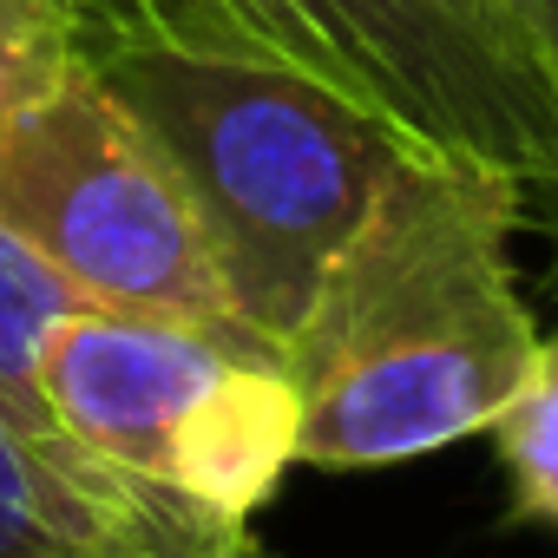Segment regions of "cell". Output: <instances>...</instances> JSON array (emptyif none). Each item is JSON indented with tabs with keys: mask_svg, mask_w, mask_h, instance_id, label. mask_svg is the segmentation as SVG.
Instances as JSON below:
<instances>
[{
	"mask_svg": "<svg viewBox=\"0 0 558 558\" xmlns=\"http://www.w3.org/2000/svg\"><path fill=\"white\" fill-rule=\"evenodd\" d=\"M519 223L512 171L447 151L401 165L283 342L303 395L296 466H395L499 421L538 349L512 269Z\"/></svg>",
	"mask_w": 558,
	"mask_h": 558,
	"instance_id": "6da1fadb",
	"label": "cell"
},
{
	"mask_svg": "<svg viewBox=\"0 0 558 558\" xmlns=\"http://www.w3.org/2000/svg\"><path fill=\"white\" fill-rule=\"evenodd\" d=\"M112 99L171 151L236 323L283 349L375 197L427 145L375 106L276 60L151 40L80 47Z\"/></svg>",
	"mask_w": 558,
	"mask_h": 558,
	"instance_id": "7a4b0ae2",
	"label": "cell"
},
{
	"mask_svg": "<svg viewBox=\"0 0 558 558\" xmlns=\"http://www.w3.org/2000/svg\"><path fill=\"white\" fill-rule=\"evenodd\" d=\"M80 47L151 40L276 60L375 106L447 158L558 191V119L525 40L480 0H66Z\"/></svg>",
	"mask_w": 558,
	"mask_h": 558,
	"instance_id": "3957f363",
	"label": "cell"
},
{
	"mask_svg": "<svg viewBox=\"0 0 558 558\" xmlns=\"http://www.w3.org/2000/svg\"><path fill=\"white\" fill-rule=\"evenodd\" d=\"M0 223L80 303L243 329L171 151L112 99L86 53L0 138Z\"/></svg>",
	"mask_w": 558,
	"mask_h": 558,
	"instance_id": "277c9868",
	"label": "cell"
},
{
	"mask_svg": "<svg viewBox=\"0 0 558 558\" xmlns=\"http://www.w3.org/2000/svg\"><path fill=\"white\" fill-rule=\"evenodd\" d=\"M243 355H283V349H269L243 329L191 323V316L80 303L47 336L40 388L80 460L125 473L151 493H171L165 473H171V440L184 414Z\"/></svg>",
	"mask_w": 558,
	"mask_h": 558,
	"instance_id": "5b68a950",
	"label": "cell"
},
{
	"mask_svg": "<svg viewBox=\"0 0 558 558\" xmlns=\"http://www.w3.org/2000/svg\"><path fill=\"white\" fill-rule=\"evenodd\" d=\"M296 440H303V395L283 355H243L184 414L165 480L178 499L250 532L256 506L296 466Z\"/></svg>",
	"mask_w": 558,
	"mask_h": 558,
	"instance_id": "8992f818",
	"label": "cell"
},
{
	"mask_svg": "<svg viewBox=\"0 0 558 558\" xmlns=\"http://www.w3.org/2000/svg\"><path fill=\"white\" fill-rule=\"evenodd\" d=\"M119 551L112 519L0 421V558H99Z\"/></svg>",
	"mask_w": 558,
	"mask_h": 558,
	"instance_id": "52a82bcc",
	"label": "cell"
},
{
	"mask_svg": "<svg viewBox=\"0 0 558 558\" xmlns=\"http://www.w3.org/2000/svg\"><path fill=\"white\" fill-rule=\"evenodd\" d=\"M512 486V519L558 532V336H538L512 401L486 427Z\"/></svg>",
	"mask_w": 558,
	"mask_h": 558,
	"instance_id": "ba28073f",
	"label": "cell"
},
{
	"mask_svg": "<svg viewBox=\"0 0 558 558\" xmlns=\"http://www.w3.org/2000/svg\"><path fill=\"white\" fill-rule=\"evenodd\" d=\"M80 66V27L53 0H0V138Z\"/></svg>",
	"mask_w": 558,
	"mask_h": 558,
	"instance_id": "9c48e42d",
	"label": "cell"
},
{
	"mask_svg": "<svg viewBox=\"0 0 558 558\" xmlns=\"http://www.w3.org/2000/svg\"><path fill=\"white\" fill-rule=\"evenodd\" d=\"M519 34H525V53L538 66L551 119H558V0H519ZM551 230H558V191H551Z\"/></svg>",
	"mask_w": 558,
	"mask_h": 558,
	"instance_id": "30bf717a",
	"label": "cell"
},
{
	"mask_svg": "<svg viewBox=\"0 0 558 558\" xmlns=\"http://www.w3.org/2000/svg\"><path fill=\"white\" fill-rule=\"evenodd\" d=\"M480 8H486L493 21H506V27L519 34V0H480ZM519 40H525V34H519Z\"/></svg>",
	"mask_w": 558,
	"mask_h": 558,
	"instance_id": "8fae6325",
	"label": "cell"
},
{
	"mask_svg": "<svg viewBox=\"0 0 558 558\" xmlns=\"http://www.w3.org/2000/svg\"><path fill=\"white\" fill-rule=\"evenodd\" d=\"M99 558H119V551H99ZM230 558H269V551H263V545H256V538H250V545H236V551H230Z\"/></svg>",
	"mask_w": 558,
	"mask_h": 558,
	"instance_id": "7c38bea8",
	"label": "cell"
},
{
	"mask_svg": "<svg viewBox=\"0 0 558 558\" xmlns=\"http://www.w3.org/2000/svg\"><path fill=\"white\" fill-rule=\"evenodd\" d=\"M53 8H60V14H66V21H73V8H66V0H53Z\"/></svg>",
	"mask_w": 558,
	"mask_h": 558,
	"instance_id": "4fadbf2b",
	"label": "cell"
}]
</instances>
